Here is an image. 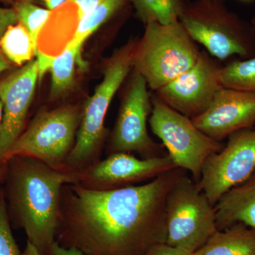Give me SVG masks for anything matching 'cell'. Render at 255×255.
Here are the masks:
<instances>
[{
	"mask_svg": "<svg viewBox=\"0 0 255 255\" xmlns=\"http://www.w3.org/2000/svg\"><path fill=\"white\" fill-rule=\"evenodd\" d=\"M193 255H255V229L237 223L218 230Z\"/></svg>",
	"mask_w": 255,
	"mask_h": 255,
	"instance_id": "2e32d148",
	"label": "cell"
},
{
	"mask_svg": "<svg viewBox=\"0 0 255 255\" xmlns=\"http://www.w3.org/2000/svg\"><path fill=\"white\" fill-rule=\"evenodd\" d=\"M149 124L176 167L189 172L196 182L208 157L225 145L206 135L191 119L169 107L155 94L152 98Z\"/></svg>",
	"mask_w": 255,
	"mask_h": 255,
	"instance_id": "52a82bcc",
	"label": "cell"
},
{
	"mask_svg": "<svg viewBox=\"0 0 255 255\" xmlns=\"http://www.w3.org/2000/svg\"><path fill=\"white\" fill-rule=\"evenodd\" d=\"M10 227L6 204L0 200V255H21Z\"/></svg>",
	"mask_w": 255,
	"mask_h": 255,
	"instance_id": "603a6c76",
	"label": "cell"
},
{
	"mask_svg": "<svg viewBox=\"0 0 255 255\" xmlns=\"http://www.w3.org/2000/svg\"><path fill=\"white\" fill-rule=\"evenodd\" d=\"M147 87L143 77L132 69L111 138L112 154L137 152L145 158L163 155L160 154L162 146L154 142L147 132V119L152 112Z\"/></svg>",
	"mask_w": 255,
	"mask_h": 255,
	"instance_id": "30bf717a",
	"label": "cell"
},
{
	"mask_svg": "<svg viewBox=\"0 0 255 255\" xmlns=\"http://www.w3.org/2000/svg\"><path fill=\"white\" fill-rule=\"evenodd\" d=\"M199 130L216 141L255 127V94L222 87L209 107L191 119Z\"/></svg>",
	"mask_w": 255,
	"mask_h": 255,
	"instance_id": "5bb4252c",
	"label": "cell"
},
{
	"mask_svg": "<svg viewBox=\"0 0 255 255\" xmlns=\"http://www.w3.org/2000/svg\"><path fill=\"white\" fill-rule=\"evenodd\" d=\"M144 255H193V253L168 246L166 243H159L151 247Z\"/></svg>",
	"mask_w": 255,
	"mask_h": 255,
	"instance_id": "cb8c5ba5",
	"label": "cell"
},
{
	"mask_svg": "<svg viewBox=\"0 0 255 255\" xmlns=\"http://www.w3.org/2000/svg\"><path fill=\"white\" fill-rule=\"evenodd\" d=\"M0 49L9 61L21 66L33 60L37 46L29 32L18 22L10 26L0 38Z\"/></svg>",
	"mask_w": 255,
	"mask_h": 255,
	"instance_id": "ac0fdd59",
	"label": "cell"
},
{
	"mask_svg": "<svg viewBox=\"0 0 255 255\" xmlns=\"http://www.w3.org/2000/svg\"><path fill=\"white\" fill-rule=\"evenodd\" d=\"M21 255H41L38 253L36 247L33 246L30 242L27 241L26 248Z\"/></svg>",
	"mask_w": 255,
	"mask_h": 255,
	"instance_id": "f546056e",
	"label": "cell"
},
{
	"mask_svg": "<svg viewBox=\"0 0 255 255\" xmlns=\"http://www.w3.org/2000/svg\"><path fill=\"white\" fill-rule=\"evenodd\" d=\"M227 144L204 162L198 186L211 205L255 172V127L228 137Z\"/></svg>",
	"mask_w": 255,
	"mask_h": 255,
	"instance_id": "9c48e42d",
	"label": "cell"
},
{
	"mask_svg": "<svg viewBox=\"0 0 255 255\" xmlns=\"http://www.w3.org/2000/svg\"><path fill=\"white\" fill-rule=\"evenodd\" d=\"M185 173L176 168L145 184L107 190L66 184L55 241L85 255H145L165 243L167 196Z\"/></svg>",
	"mask_w": 255,
	"mask_h": 255,
	"instance_id": "6da1fadb",
	"label": "cell"
},
{
	"mask_svg": "<svg viewBox=\"0 0 255 255\" xmlns=\"http://www.w3.org/2000/svg\"><path fill=\"white\" fill-rule=\"evenodd\" d=\"M33 3V1H40L42 4L46 6V9L53 11L60 6L65 4L69 0H28Z\"/></svg>",
	"mask_w": 255,
	"mask_h": 255,
	"instance_id": "f1b7e54d",
	"label": "cell"
},
{
	"mask_svg": "<svg viewBox=\"0 0 255 255\" xmlns=\"http://www.w3.org/2000/svg\"><path fill=\"white\" fill-rule=\"evenodd\" d=\"M211 1H220V2H226V0H211Z\"/></svg>",
	"mask_w": 255,
	"mask_h": 255,
	"instance_id": "e575fe53",
	"label": "cell"
},
{
	"mask_svg": "<svg viewBox=\"0 0 255 255\" xmlns=\"http://www.w3.org/2000/svg\"><path fill=\"white\" fill-rule=\"evenodd\" d=\"M38 80L36 59L0 81L2 120L0 127V165L6 154L22 133L25 121Z\"/></svg>",
	"mask_w": 255,
	"mask_h": 255,
	"instance_id": "4fadbf2b",
	"label": "cell"
},
{
	"mask_svg": "<svg viewBox=\"0 0 255 255\" xmlns=\"http://www.w3.org/2000/svg\"><path fill=\"white\" fill-rule=\"evenodd\" d=\"M251 22L252 23V24H253V26H254V28H255V14L254 16H253V17L252 18Z\"/></svg>",
	"mask_w": 255,
	"mask_h": 255,
	"instance_id": "d6a6232c",
	"label": "cell"
},
{
	"mask_svg": "<svg viewBox=\"0 0 255 255\" xmlns=\"http://www.w3.org/2000/svg\"><path fill=\"white\" fill-rule=\"evenodd\" d=\"M176 168L168 154L139 159L130 153L117 152L79 171L80 183L90 189H119L149 182Z\"/></svg>",
	"mask_w": 255,
	"mask_h": 255,
	"instance_id": "7c38bea8",
	"label": "cell"
},
{
	"mask_svg": "<svg viewBox=\"0 0 255 255\" xmlns=\"http://www.w3.org/2000/svg\"><path fill=\"white\" fill-rule=\"evenodd\" d=\"M10 164L9 199L27 241L43 255L55 241L62 189L80 182L79 171L51 167L38 159L14 157Z\"/></svg>",
	"mask_w": 255,
	"mask_h": 255,
	"instance_id": "7a4b0ae2",
	"label": "cell"
},
{
	"mask_svg": "<svg viewBox=\"0 0 255 255\" xmlns=\"http://www.w3.org/2000/svg\"><path fill=\"white\" fill-rule=\"evenodd\" d=\"M128 2V0H104L80 18L76 34L71 43L82 48L87 38L123 9Z\"/></svg>",
	"mask_w": 255,
	"mask_h": 255,
	"instance_id": "ffe728a7",
	"label": "cell"
},
{
	"mask_svg": "<svg viewBox=\"0 0 255 255\" xmlns=\"http://www.w3.org/2000/svg\"><path fill=\"white\" fill-rule=\"evenodd\" d=\"M36 55L37 63H38V80H42L44 74L50 70L55 58L47 56L39 52H37Z\"/></svg>",
	"mask_w": 255,
	"mask_h": 255,
	"instance_id": "83f0119b",
	"label": "cell"
},
{
	"mask_svg": "<svg viewBox=\"0 0 255 255\" xmlns=\"http://www.w3.org/2000/svg\"><path fill=\"white\" fill-rule=\"evenodd\" d=\"M1 1H12V0H0Z\"/></svg>",
	"mask_w": 255,
	"mask_h": 255,
	"instance_id": "d590c367",
	"label": "cell"
},
{
	"mask_svg": "<svg viewBox=\"0 0 255 255\" xmlns=\"http://www.w3.org/2000/svg\"><path fill=\"white\" fill-rule=\"evenodd\" d=\"M72 1L78 9L80 18H82L85 15L90 13L96 6L103 1L104 0H69Z\"/></svg>",
	"mask_w": 255,
	"mask_h": 255,
	"instance_id": "4316f807",
	"label": "cell"
},
{
	"mask_svg": "<svg viewBox=\"0 0 255 255\" xmlns=\"http://www.w3.org/2000/svg\"><path fill=\"white\" fill-rule=\"evenodd\" d=\"M226 2L211 0L188 1L179 21L196 43L209 55L223 60L238 56L255 57V28L228 9Z\"/></svg>",
	"mask_w": 255,
	"mask_h": 255,
	"instance_id": "3957f363",
	"label": "cell"
},
{
	"mask_svg": "<svg viewBox=\"0 0 255 255\" xmlns=\"http://www.w3.org/2000/svg\"><path fill=\"white\" fill-rule=\"evenodd\" d=\"M144 24L157 22L171 24L179 21L188 0H128Z\"/></svg>",
	"mask_w": 255,
	"mask_h": 255,
	"instance_id": "d6986e66",
	"label": "cell"
},
{
	"mask_svg": "<svg viewBox=\"0 0 255 255\" xmlns=\"http://www.w3.org/2000/svg\"><path fill=\"white\" fill-rule=\"evenodd\" d=\"M165 243L194 253L218 231L216 211L197 182L184 174L166 203Z\"/></svg>",
	"mask_w": 255,
	"mask_h": 255,
	"instance_id": "8992f818",
	"label": "cell"
},
{
	"mask_svg": "<svg viewBox=\"0 0 255 255\" xmlns=\"http://www.w3.org/2000/svg\"><path fill=\"white\" fill-rule=\"evenodd\" d=\"M196 43L180 21L146 23L132 52V69L156 92L191 68L200 55Z\"/></svg>",
	"mask_w": 255,
	"mask_h": 255,
	"instance_id": "277c9868",
	"label": "cell"
},
{
	"mask_svg": "<svg viewBox=\"0 0 255 255\" xmlns=\"http://www.w3.org/2000/svg\"><path fill=\"white\" fill-rule=\"evenodd\" d=\"M1 120H2V103L0 100V127H1Z\"/></svg>",
	"mask_w": 255,
	"mask_h": 255,
	"instance_id": "1f68e13d",
	"label": "cell"
},
{
	"mask_svg": "<svg viewBox=\"0 0 255 255\" xmlns=\"http://www.w3.org/2000/svg\"><path fill=\"white\" fill-rule=\"evenodd\" d=\"M43 255H85L74 247L66 248L62 246L56 241L52 243Z\"/></svg>",
	"mask_w": 255,
	"mask_h": 255,
	"instance_id": "484cf974",
	"label": "cell"
},
{
	"mask_svg": "<svg viewBox=\"0 0 255 255\" xmlns=\"http://www.w3.org/2000/svg\"><path fill=\"white\" fill-rule=\"evenodd\" d=\"M223 65L204 50L196 63L155 95L164 103L192 119L205 112L222 88Z\"/></svg>",
	"mask_w": 255,
	"mask_h": 255,
	"instance_id": "8fae6325",
	"label": "cell"
},
{
	"mask_svg": "<svg viewBox=\"0 0 255 255\" xmlns=\"http://www.w3.org/2000/svg\"><path fill=\"white\" fill-rule=\"evenodd\" d=\"M239 1H243V2H251V1H255V0H239Z\"/></svg>",
	"mask_w": 255,
	"mask_h": 255,
	"instance_id": "836d02e7",
	"label": "cell"
},
{
	"mask_svg": "<svg viewBox=\"0 0 255 255\" xmlns=\"http://www.w3.org/2000/svg\"><path fill=\"white\" fill-rule=\"evenodd\" d=\"M223 87L255 94V57L235 60L223 67Z\"/></svg>",
	"mask_w": 255,
	"mask_h": 255,
	"instance_id": "44dd1931",
	"label": "cell"
},
{
	"mask_svg": "<svg viewBox=\"0 0 255 255\" xmlns=\"http://www.w3.org/2000/svg\"><path fill=\"white\" fill-rule=\"evenodd\" d=\"M135 43L130 42L117 50L106 65L103 80L84 107L75 144L65 161L67 168L80 171L95 162L105 137V117L111 102L132 70Z\"/></svg>",
	"mask_w": 255,
	"mask_h": 255,
	"instance_id": "5b68a950",
	"label": "cell"
},
{
	"mask_svg": "<svg viewBox=\"0 0 255 255\" xmlns=\"http://www.w3.org/2000/svg\"><path fill=\"white\" fill-rule=\"evenodd\" d=\"M81 117L74 107L40 112L11 146L3 164L12 157H28L66 168L65 161L75 144Z\"/></svg>",
	"mask_w": 255,
	"mask_h": 255,
	"instance_id": "ba28073f",
	"label": "cell"
},
{
	"mask_svg": "<svg viewBox=\"0 0 255 255\" xmlns=\"http://www.w3.org/2000/svg\"><path fill=\"white\" fill-rule=\"evenodd\" d=\"M10 68V64L7 60L4 58L2 52L0 49V73L6 71Z\"/></svg>",
	"mask_w": 255,
	"mask_h": 255,
	"instance_id": "4dcf8cb0",
	"label": "cell"
},
{
	"mask_svg": "<svg viewBox=\"0 0 255 255\" xmlns=\"http://www.w3.org/2000/svg\"><path fill=\"white\" fill-rule=\"evenodd\" d=\"M18 23L17 16L13 8L0 7V38L11 25Z\"/></svg>",
	"mask_w": 255,
	"mask_h": 255,
	"instance_id": "d4e9b609",
	"label": "cell"
},
{
	"mask_svg": "<svg viewBox=\"0 0 255 255\" xmlns=\"http://www.w3.org/2000/svg\"><path fill=\"white\" fill-rule=\"evenodd\" d=\"M218 230L242 223L255 229V172L224 194L214 206Z\"/></svg>",
	"mask_w": 255,
	"mask_h": 255,
	"instance_id": "9a60e30c",
	"label": "cell"
},
{
	"mask_svg": "<svg viewBox=\"0 0 255 255\" xmlns=\"http://www.w3.org/2000/svg\"><path fill=\"white\" fill-rule=\"evenodd\" d=\"M81 47L70 43L60 55L55 57L50 70L51 72L50 98L57 99L73 88L75 64L81 60Z\"/></svg>",
	"mask_w": 255,
	"mask_h": 255,
	"instance_id": "e0dca14e",
	"label": "cell"
},
{
	"mask_svg": "<svg viewBox=\"0 0 255 255\" xmlns=\"http://www.w3.org/2000/svg\"><path fill=\"white\" fill-rule=\"evenodd\" d=\"M18 22L29 32L37 46V38L52 11L40 7L28 0H16L14 4Z\"/></svg>",
	"mask_w": 255,
	"mask_h": 255,
	"instance_id": "7402d4cb",
	"label": "cell"
},
{
	"mask_svg": "<svg viewBox=\"0 0 255 255\" xmlns=\"http://www.w3.org/2000/svg\"><path fill=\"white\" fill-rule=\"evenodd\" d=\"M0 167H1V165H0ZM0 177H1V172H0Z\"/></svg>",
	"mask_w": 255,
	"mask_h": 255,
	"instance_id": "8d00e7d4",
	"label": "cell"
}]
</instances>
